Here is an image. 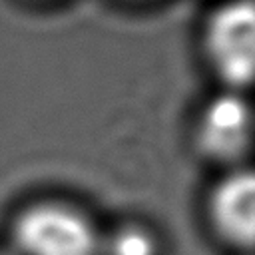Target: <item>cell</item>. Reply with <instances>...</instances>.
Segmentation results:
<instances>
[{
    "label": "cell",
    "instance_id": "obj_4",
    "mask_svg": "<svg viewBox=\"0 0 255 255\" xmlns=\"http://www.w3.org/2000/svg\"><path fill=\"white\" fill-rule=\"evenodd\" d=\"M209 215L231 245L249 247L255 231V181L249 169H233L211 191Z\"/></svg>",
    "mask_w": 255,
    "mask_h": 255
},
{
    "label": "cell",
    "instance_id": "obj_3",
    "mask_svg": "<svg viewBox=\"0 0 255 255\" xmlns=\"http://www.w3.org/2000/svg\"><path fill=\"white\" fill-rule=\"evenodd\" d=\"M195 147L211 161L235 163L251 145V110L241 92H221L199 110L193 129Z\"/></svg>",
    "mask_w": 255,
    "mask_h": 255
},
{
    "label": "cell",
    "instance_id": "obj_2",
    "mask_svg": "<svg viewBox=\"0 0 255 255\" xmlns=\"http://www.w3.org/2000/svg\"><path fill=\"white\" fill-rule=\"evenodd\" d=\"M22 255H98L100 239L92 223L64 203H36L14 223Z\"/></svg>",
    "mask_w": 255,
    "mask_h": 255
},
{
    "label": "cell",
    "instance_id": "obj_1",
    "mask_svg": "<svg viewBox=\"0 0 255 255\" xmlns=\"http://www.w3.org/2000/svg\"><path fill=\"white\" fill-rule=\"evenodd\" d=\"M201 46L207 66L229 92H241L253 78L255 10L253 0H225L205 18Z\"/></svg>",
    "mask_w": 255,
    "mask_h": 255
},
{
    "label": "cell",
    "instance_id": "obj_5",
    "mask_svg": "<svg viewBox=\"0 0 255 255\" xmlns=\"http://www.w3.org/2000/svg\"><path fill=\"white\" fill-rule=\"evenodd\" d=\"M108 255H155V241L145 229L126 227L110 237Z\"/></svg>",
    "mask_w": 255,
    "mask_h": 255
},
{
    "label": "cell",
    "instance_id": "obj_6",
    "mask_svg": "<svg viewBox=\"0 0 255 255\" xmlns=\"http://www.w3.org/2000/svg\"><path fill=\"white\" fill-rule=\"evenodd\" d=\"M0 255H8V253H0Z\"/></svg>",
    "mask_w": 255,
    "mask_h": 255
}]
</instances>
